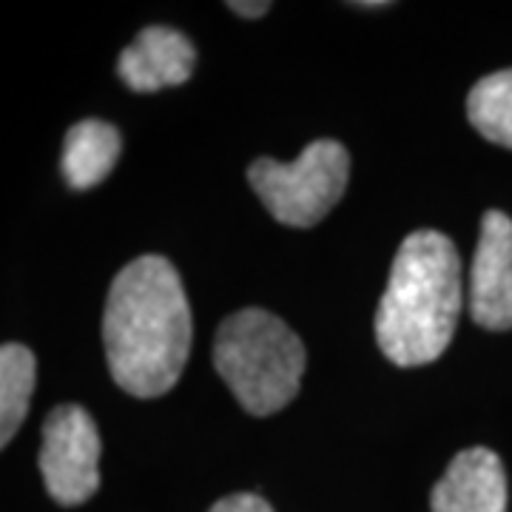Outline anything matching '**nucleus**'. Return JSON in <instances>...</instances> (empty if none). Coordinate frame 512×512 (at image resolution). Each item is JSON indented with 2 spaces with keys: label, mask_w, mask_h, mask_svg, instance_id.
<instances>
[{
  "label": "nucleus",
  "mask_w": 512,
  "mask_h": 512,
  "mask_svg": "<svg viewBox=\"0 0 512 512\" xmlns=\"http://www.w3.org/2000/svg\"><path fill=\"white\" fill-rule=\"evenodd\" d=\"M194 339L188 296L165 256H137L114 276L103 313L111 379L134 399H160L183 376Z\"/></svg>",
  "instance_id": "f257e3e1"
},
{
  "label": "nucleus",
  "mask_w": 512,
  "mask_h": 512,
  "mask_svg": "<svg viewBox=\"0 0 512 512\" xmlns=\"http://www.w3.org/2000/svg\"><path fill=\"white\" fill-rule=\"evenodd\" d=\"M464 308L461 256L439 231H413L396 251L376 311V342L399 367L436 362Z\"/></svg>",
  "instance_id": "f03ea898"
},
{
  "label": "nucleus",
  "mask_w": 512,
  "mask_h": 512,
  "mask_svg": "<svg viewBox=\"0 0 512 512\" xmlns=\"http://www.w3.org/2000/svg\"><path fill=\"white\" fill-rule=\"evenodd\" d=\"M308 353L276 313L242 308L222 319L214 367L251 416H274L296 399Z\"/></svg>",
  "instance_id": "7ed1b4c3"
},
{
  "label": "nucleus",
  "mask_w": 512,
  "mask_h": 512,
  "mask_svg": "<svg viewBox=\"0 0 512 512\" xmlns=\"http://www.w3.org/2000/svg\"><path fill=\"white\" fill-rule=\"evenodd\" d=\"M350 177L348 148L316 140L293 163L259 157L248 168V183L271 217L291 228H311L342 200Z\"/></svg>",
  "instance_id": "20e7f679"
},
{
  "label": "nucleus",
  "mask_w": 512,
  "mask_h": 512,
  "mask_svg": "<svg viewBox=\"0 0 512 512\" xmlns=\"http://www.w3.org/2000/svg\"><path fill=\"white\" fill-rule=\"evenodd\" d=\"M100 433L80 404H60L43 421L40 473L60 507L86 504L100 487Z\"/></svg>",
  "instance_id": "39448f33"
},
{
  "label": "nucleus",
  "mask_w": 512,
  "mask_h": 512,
  "mask_svg": "<svg viewBox=\"0 0 512 512\" xmlns=\"http://www.w3.org/2000/svg\"><path fill=\"white\" fill-rule=\"evenodd\" d=\"M470 316L484 330H512V220L487 211L470 268Z\"/></svg>",
  "instance_id": "423d86ee"
},
{
  "label": "nucleus",
  "mask_w": 512,
  "mask_h": 512,
  "mask_svg": "<svg viewBox=\"0 0 512 512\" xmlns=\"http://www.w3.org/2000/svg\"><path fill=\"white\" fill-rule=\"evenodd\" d=\"M197 52L194 43L168 26H148L134 43L123 49L117 72L131 92L151 94L165 86H183L194 74Z\"/></svg>",
  "instance_id": "0eeeda50"
},
{
  "label": "nucleus",
  "mask_w": 512,
  "mask_h": 512,
  "mask_svg": "<svg viewBox=\"0 0 512 512\" xmlns=\"http://www.w3.org/2000/svg\"><path fill=\"white\" fill-rule=\"evenodd\" d=\"M433 512H507V473L487 447L461 450L430 493Z\"/></svg>",
  "instance_id": "6e6552de"
},
{
  "label": "nucleus",
  "mask_w": 512,
  "mask_h": 512,
  "mask_svg": "<svg viewBox=\"0 0 512 512\" xmlns=\"http://www.w3.org/2000/svg\"><path fill=\"white\" fill-rule=\"evenodd\" d=\"M120 131L103 120H80L69 128L63 143L60 171L74 191H89L111 174L120 160Z\"/></svg>",
  "instance_id": "1a4fd4ad"
},
{
  "label": "nucleus",
  "mask_w": 512,
  "mask_h": 512,
  "mask_svg": "<svg viewBox=\"0 0 512 512\" xmlns=\"http://www.w3.org/2000/svg\"><path fill=\"white\" fill-rule=\"evenodd\" d=\"M35 373V353L26 345L6 342L0 348V447L12 441L26 419L29 399L35 393Z\"/></svg>",
  "instance_id": "9d476101"
},
{
  "label": "nucleus",
  "mask_w": 512,
  "mask_h": 512,
  "mask_svg": "<svg viewBox=\"0 0 512 512\" xmlns=\"http://www.w3.org/2000/svg\"><path fill=\"white\" fill-rule=\"evenodd\" d=\"M467 117L481 137L512 151V69L478 80L467 94Z\"/></svg>",
  "instance_id": "9b49d317"
},
{
  "label": "nucleus",
  "mask_w": 512,
  "mask_h": 512,
  "mask_svg": "<svg viewBox=\"0 0 512 512\" xmlns=\"http://www.w3.org/2000/svg\"><path fill=\"white\" fill-rule=\"evenodd\" d=\"M208 512H274V507L254 493H234L225 495L222 501H217Z\"/></svg>",
  "instance_id": "f8f14e48"
},
{
  "label": "nucleus",
  "mask_w": 512,
  "mask_h": 512,
  "mask_svg": "<svg viewBox=\"0 0 512 512\" xmlns=\"http://www.w3.org/2000/svg\"><path fill=\"white\" fill-rule=\"evenodd\" d=\"M228 9L237 12L239 18H262L271 9V3H265V0H231Z\"/></svg>",
  "instance_id": "ddd939ff"
},
{
  "label": "nucleus",
  "mask_w": 512,
  "mask_h": 512,
  "mask_svg": "<svg viewBox=\"0 0 512 512\" xmlns=\"http://www.w3.org/2000/svg\"><path fill=\"white\" fill-rule=\"evenodd\" d=\"M353 6H356V9H384V6H390V3H384V0H367V3H359V0H356Z\"/></svg>",
  "instance_id": "4468645a"
}]
</instances>
